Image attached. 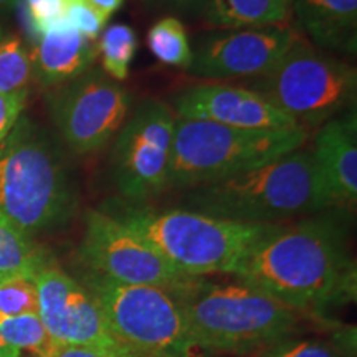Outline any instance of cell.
Wrapping results in <instances>:
<instances>
[{"label":"cell","mask_w":357,"mask_h":357,"mask_svg":"<svg viewBox=\"0 0 357 357\" xmlns=\"http://www.w3.org/2000/svg\"><path fill=\"white\" fill-rule=\"evenodd\" d=\"M79 252L93 273L118 283L146 284L174 293L190 280L147 240L108 212H88Z\"/></svg>","instance_id":"9"},{"label":"cell","mask_w":357,"mask_h":357,"mask_svg":"<svg viewBox=\"0 0 357 357\" xmlns=\"http://www.w3.org/2000/svg\"><path fill=\"white\" fill-rule=\"evenodd\" d=\"M147 47L160 63L176 68H189L192 53L187 32L176 17H164L147 32Z\"/></svg>","instance_id":"20"},{"label":"cell","mask_w":357,"mask_h":357,"mask_svg":"<svg viewBox=\"0 0 357 357\" xmlns=\"http://www.w3.org/2000/svg\"><path fill=\"white\" fill-rule=\"evenodd\" d=\"M235 278L271 294L294 311L318 310L356 293V266L331 220L273 225L253 245Z\"/></svg>","instance_id":"1"},{"label":"cell","mask_w":357,"mask_h":357,"mask_svg":"<svg viewBox=\"0 0 357 357\" xmlns=\"http://www.w3.org/2000/svg\"><path fill=\"white\" fill-rule=\"evenodd\" d=\"M190 207L243 223H271L328 208L331 204L312 154L294 149L235 176L192 187Z\"/></svg>","instance_id":"2"},{"label":"cell","mask_w":357,"mask_h":357,"mask_svg":"<svg viewBox=\"0 0 357 357\" xmlns=\"http://www.w3.org/2000/svg\"><path fill=\"white\" fill-rule=\"evenodd\" d=\"M316 169L333 205H356L357 199V123L356 113L324 123L312 151Z\"/></svg>","instance_id":"15"},{"label":"cell","mask_w":357,"mask_h":357,"mask_svg":"<svg viewBox=\"0 0 357 357\" xmlns=\"http://www.w3.org/2000/svg\"><path fill=\"white\" fill-rule=\"evenodd\" d=\"M17 2H19V0H0V8H10L12 6H15Z\"/></svg>","instance_id":"32"},{"label":"cell","mask_w":357,"mask_h":357,"mask_svg":"<svg viewBox=\"0 0 357 357\" xmlns=\"http://www.w3.org/2000/svg\"><path fill=\"white\" fill-rule=\"evenodd\" d=\"M0 357H20V351L8 346L7 342L0 337Z\"/></svg>","instance_id":"30"},{"label":"cell","mask_w":357,"mask_h":357,"mask_svg":"<svg viewBox=\"0 0 357 357\" xmlns=\"http://www.w3.org/2000/svg\"><path fill=\"white\" fill-rule=\"evenodd\" d=\"M88 3H91L98 12H101L106 19H109L111 15H114L123 6L124 0H86Z\"/></svg>","instance_id":"29"},{"label":"cell","mask_w":357,"mask_h":357,"mask_svg":"<svg viewBox=\"0 0 357 357\" xmlns=\"http://www.w3.org/2000/svg\"><path fill=\"white\" fill-rule=\"evenodd\" d=\"M95 56L91 42L63 20L38 38L30 55L32 73L47 86L70 83L86 73Z\"/></svg>","instance_id":"16"},{"label":"cell","mask_w":357,"mask_h":357,"mask_svg":"<svg viewBox=\"0 0 357 357\" xmlns=\"http://www.w3.org/2000/svg\"><path fill=\"white\" fill-rule=\"evenodd\" d=\"M38 316L58 344L98 346L119 352L100 303L84 284L48 261L35 275ZM126 357V356H124Z\"/></svg>","instance_id":"12"},{"label":"cell","mask_w":357,"mask_h":357,"mask_svg":"<svg viewBox=\"0 0 357 357\" xmlns=\"http://www.w3.org/2000/svg\"><path fill=\"white\" fill-rule=\"evenodd\" d=\"M42 357H124L119 352L105 349L98 346H79V344H58L53 342V346L47 351V354Z\"/></svg>","instance_id":"28"},{"label":"cell","mask_w":357,"mask_h":357,"mask_svg":"<svg viewBox=\"0 0 357 357\" xmlns=\"http://www.w3.org/2000/svg\"><path fill=\"white\" fill-rule=\"evenodd\" d=\"M305 141L301 128L258 131L176 118L167 185L192 189L220 181L300 149Z\"/></svg>","instance_id":"6"},{"label":"cell","mask_w":357,"mask_h":357,"mask_svg":"<svg viewBox=\"0 0 357 357\" xmlns=\"http://www.w3.org/2000/svg\"><path fill=\"white\" fill-rule=\"evenodd\" d=\"M32 77V60L20 37L0 40V95L26 89Z\"/></svg>","instance_id":"23"},{"label":"cell","mask_w":357,"mask_h":357,"mask_svg":"<svg viewBox=\"0 0 357 357\" xmlns=\"http://www.w3.org/2000/svg\"><path fill=\"white\" fill-rule=\"evenodd\" d=\"M47 263V255L32 236L0 213V275L35 278Z\"/></svg>","instance_id":"19"},{"label":"cell","mask_w":357,"mask_h":357,"mask_svg":"<svg viewBox=\"0 0 357 357\" xmlns=\"http://www.w3.org/2000/svg\"><path fill=\"white\" fill-rule=\"evenodd\" d=\"M126 357H187L190 342L184 314L166 289L124 284L89 271L86 283Z\"/></svg>","instance_id":"8"},{"label":"cell","mask_w":357,"mask_h":357,"mask_svg":"<svg viewBox=\"0 0 357 357\" xmlns=\"http://www.w3.org/2000/svg\"><path fill=\"white\" fill-rule=\"evenodd\" d=\"M291 0H208L207 22L217 29L242 30L281 25L289 19Z\"/></svg>","instance_id":"18"},{"label":"cell","mask_w":357,"mask_h":357,"mask_svg":"<svg viewBox=\"0 0 357 357\" xmlns=\"http://www.w3.org/2000/svg\"><path fill=\"white\" fill-rule=\"evenodd\" d=\"M291 8L318 47L354 55L357 0H291Z\"/></svg>","instance_id":"17"},{"label":"cell","mask_w":357,"mask_h":357,"mask_svg":"<svg viewBox=\"0 0 357 357\" xmlns=\"http://www.w3.org/2000/svg\"><path fill=\"white\" fill-rule=\"evenodd\" d=\"M38 312V294L33 278L0 275V314L17 316Z\"/></svg>","instance_id":"24"},{"label":"cell","mask_w":357,"mask_h":357,"mask_svg":"<svg viewBox=\"0 0 357 357\" xmlns=\"http://www.w3.org/2000/svg\"><path fill=\"white\" fill-rule=\"evenodd\" d=\"M77 205L78 194L60 147L20 116L0 144V213L32 236L63 225Z\"/></svg>","instance_id":"4"},{"label":"cell","mask_w":357,"mask_h":357,"mask_svg":"<svg viewBox=\"0 0 357 357\" xmlns=\"http://www.w3.org/2000/svg\"><path fill=\"white\" fill-rule=\"evenodd\" d=\"M174 2L181 7H195L200 6V3H207L208 0H174Z\"/></svg>","instance_id":"31"},{"label":"cell","mask_w":357,"mask_h":357,"mask_svg":"<svg viewBox=\"0 0 357 357\" xmlns=\"http://www.w3.org/2000/svg\"><path fill=\"white\" fill-rule=\"evenodd\" d=\"M98 52L106 75L118 83L124 82L129 77V66L137 52V35L132 26L126 24L109 25L100 35Z\"/></svg>","instance_id":"21"},{"label":"cell","mask_w":357,"mask_h":357,"mask_svg":"<svg viewBox=\"0 0 357 357\" xmlns=\"http://www.w3.org/2000/svg\"><path fill=\"white\" fill-rule=\"evenodd\" d=\"M52 118L61 139L78 154L105 147L123 128L131 95L102 73H84L50 98Z\"/></svg>","instance_id":"11"},{"label":"cell","mask_w":357,"mask_h":357,"mask_svg":"<svg viewBox=\"0 0 357 357\" xmlns=\"http://www.w3.org/2000/svg\"><path fill=\"white\" fill-rule=\"evenodd\" d=\"M184 314L194 347L248 352L281 342L298 323V311L236 278L217 283L190 278L171 293Z\"/></svg>","instance_id":"3"},{"label":"cell","mask_w":357,"mask_h":357,"mask_svg":"<svg viewBox=\"0 0 357 357\" xmlns=\"http://www.w3.org/2000/svg\"><path fill=\"white\" fill-rule=\"evenodd\" d=\"M176 116L166 102L142 101L119 129L113 147V178L126 199L142 200L167 187Z\"/></svg>","instance_id":"10"},{"label":"cell","mask_w":357,"mask_h":357,"mask_svg":"<svg viewBox=\"0 0 357 357\" xmlns=\"http://www.w3.org/2000/svg\"><path fill=\"white\" fill-rule=\"evenodd\" d=\"M118 217L147 240L171 265L190 278L234 275L261 236L266 223H243L197 211H151L123 205Z\"/></svg>","instance_id":"5"},{"label":"cell","mask_w":357,"mask_h":357,"mask_svg":"<svg viewBox=\"0 0 357 357\" xmlns=\"http://www.w3.org/2000/svg\"><path fill=\"white\" fill-rule=\"evenodd\" d=\"M66 20L89 42L100 37L105 30L106 22H108V19L86 0H68L66 2Z\"/></svg>","instance_id":"25"},{"label":"cell","mask_w":357,"mask_h":357,"mask_svg":"<svg viewBox=\"0 0 357 357\" xmlns=\"http://www.w3.org/2000/svg\"><path fill=\"white\" fill-rule=\"evenodd\" d=\"M265 357H344L336 346L314 339L276 342Z\"/></svg>","instance_id":"26"},{"label":"cell","mask_w":357,"mask_h":357,"mask_svg":"<svg viewBox=\"0 0 357 357\" xmlns=\"http://www.w3.org/2000/svg\"><path fill=\"white\" fill-rule=\"evenodd\" d=\"M26 102V89L0 95V144L7 139L13 126L20 119Z\"/></svg>","instance_id":"27"},{"label":"cell","mask_w":357,"mask_h":357,"mask_svg":"<svg viewBox=\"0 0 357 357\" xmlns=\"http://www.w3.org/2000/svg\"><path fill=\"white\" fill-rule=\"evenodd\" d=\"M300 38L284 25L242 29L213 38L192 55L189 73L205 79L258 78Z\"/></svg>","instance_id":"13"},{"label":"cell","mask_w":357,"mask_h":357,"mask_svg":"<svg viewBox=\"0 0 357 357\" xmlns=\"http://www.w3.org/2000/svg\"><path fill=\"white\" fill-rule=\"evenodd\" d=\"M0 337L15 349L29 351L35 357H42L53 346V339L47 333L38 312H24L17 316L0 314Z\"/></svg>","instance_id":"22"},{"label":"cell","mask_w":357,"mask_h":357,"mask_svg":"<svg viewBox=\"0 0 357 357\" xmlns=\"http://www.w3.org/2000/svg\"><path fill=\"white\" fill-rule=\"evenodd\" d=\"M174 114L181 119H197L258 131L301 128L291 116L271 105L260 93L222 83H204L187 89L174 100Z\"/></svg>","instance_id":"14"},{"label":"cell","mask_w":357,"mask_h":357,"mask_svg":"<svg viewBox=\"0 0 357 357\" xmlns=\"http://www.w3.org/2000/svg\"><path fill=\"white\" fill-rule=\"evenodd\" d=\"M250 89L287 113L300 126H318L354 108V66L316 50L298 38L270 71L253 78Z\"/></svg>","instance_id":"7"}]
</instances>
